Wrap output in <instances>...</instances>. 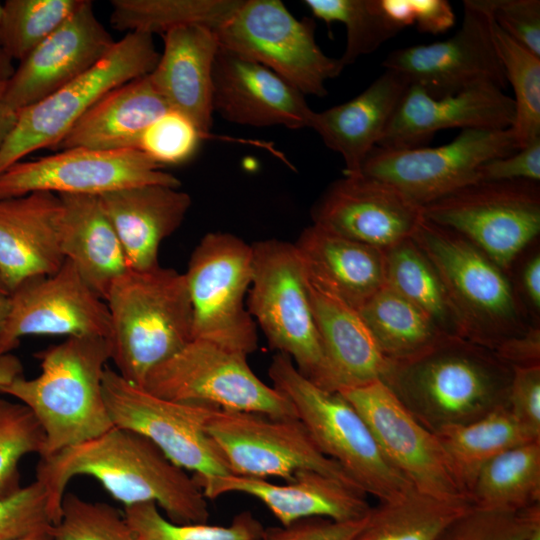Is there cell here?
I'll return each instance as SVG.
<instances>
[{
  "label": "cell",
  "mask_w": 540,
  "mask_h": 540,
  "mask_svg": "<svg viewBox=\"0 0 540 540\" xmlns=\"http://www.w3.org/2000/svg\"><path fill=\"white\" fill-rule=\"evenodd\" d=\"M471 507L469 501L443 500L414 490L371 508L354 540H436Z\"/></svg>",
  "instance_id": "d590c367"
},
{
  "label": "cell",
  "mask_w": 540,
  "mask_h": 540,
  "mask_svg": "<svg viewBox=\"0 0 540 540\" xmlns=\"http://www.w3.org/2000/svg\"><path fill=\"white\" fill-rule=\"evenodd\" d=\"M311 215L313 224L383 251L411 238L423 218L422 206L363 175L331 183Z\"/></svg>",
  "instance_id": "44dd1931"
},
{
  "label": "cell",
  "mask_w": 540,
  "mask_h": 540,
  "mask_svg": "<svg viewBox=\"0 0 540 540\" xmlns=\"http://www.w3.org/2000/svg\"><path fill=\"white\" fill-rule=\"evenodd\" d=\"M384 258L385 285L423 311L444 333L460 336L441 279L415 242L409 238L384 250Z\"/></svg>",
  "instance_id": "8d00e7d4"
},
{
  "label": "cell",
  "mask_w": 540,
  "mask_h": 540,
  "mask_svg": "<svg viewBox=\"0 0 540 540\" xmlns=\"http://www.w3.org/2000/svg\"><path fill=\"white\" fill-rule=\"evenodd\" d=\"M160 57L153 36L126 33L96 65L43 100L17 112L0 148V174L43 148H57L75 123L118 86L150 74Z\"/></svg>",
  "instance_id": "ba28073f"
},
{
  "label": "cell",
  "mask_w": 540,
  "mask_h": 540,
  "mask_svg": "<svg viewBox=\"0 0 540 540\" xmlns=\"http://www.w3.org/2000/svg\"><path fill=\"white\" fill-rule=\"evenodd\" d=\"M514 118L513 98L496 86H478L433 98L410 84L377 147H422L436 132L451 128L509 129Z\"/></svg>",
  "instance_id": "603a6c76"
},
{
  "label": "cell",
  "mask_w": 540,
  "mask_h": 540,
  "mask_svg": "<svg viewBox=\"0 0 540 540\" xmlns=\"http://www.w3.org/2000/svg\"><path fill=\"white\" fill-rule=\"evenodd\" d=\"M169 109L150 74L138 77L95 103L57 148L138 149L144 131Z\"/></svg>",
  "instance_id": "4dcf8cb0"
},
{
  "label": "cell",
  "mask_w": 540,
  "mask_h": 540,
  "mask_svg": "<svg viewBox=\"0 0 540 540\" xmlns=\"http://www.w3.org/2000/svg\"><path fill=\"white\" fill-rule=\"evenodd\" d=\"M44 447V432L30 410L20 402L0 398V499L22 487V459L35 453L42 456Z\"/></svg>",
  "instance_id": "7bdbcfd3"
},
{
  "label": "cell",
  "mask_w": 540,
  "mask_h": 540,
  "mask_svg": "<svg viewBox=\"0 0 540 540\" xmlns=\"http://www.w3.org/2000/svg\"><path fill=\"white\" fill-rule=\"evenodd\" d=\"M193 478L207 500L228 493L252 496L262 502L282 526L312 517L357 520L367 516L372 508L362 490L312 470L299 471L284 484L233 474L193 475Z\"/></svg>",
  "instance_id": "cb8c5ba5"
},
{
  "label": "cell",
  "mask_w": 540,
  "mask_h": 540,
  "mask_svg": "<svg viewBox=\"0 0 540 540\" xmlns=\"http://www.w3.org/2000/svg\"><path fill=\"white\" fill-rule=\"evenodd\" d=\"M161 168L138 149H62L45 157L22 160L3 171L0 199L34 192L101 196L143 184L180 188L181 181Z\"/></svg>",
  "instance_id": "ac0fdd59"
},
{
  "label": "cell",
  "mask_w": 540,
  "mask_h": 540,
  "mask_svg": "<svg viewBox=\"0 0 540 540\" xmlns=\"http://www.w3.org/2000/svg\"><path fill=\"white\" fill-rule=\"evenodd\" d=\"M240 0H112L110 23L118 31L149 35L190 25L216 30Z\"/></svg>",
  "instance_id": "74e56055"
},
{
  "label": "cell",
  "mask_w": 540,
  "mask_h": 540,
  "mask_svg": "<svg viewBox=\"0 0 540 540\" xmlns=\"http://www.w3.org/2000/svg\"><path fill=\"white\" fill-rule=\"evenodd\" d=\"M494 352L512 368L540 365L539 324H534L525 333L503 342Z\"/></svg>",
  "instance_id": "f5cc1de1"
},
{
  "label": "cell",
  "mask_w": 540,
  "mask_h": 540,
  "mask_svg": "<svg viewBox=\"0 0 540 540\" xmlns=\"http://www.w3.org/2000/svg\"><path fill=\"white\" fill-rule=\"evenodd\" d=\"M268 375L321 452L337 462L365 494L392 502L415 490L386 458L362 416L339 392L313 383L282 353L273 356Z\"/></svg>",
  "instance_id": "8992f818"
},
{
  "label": "cell",
  "mask_w": 540,
  "mask_h": 540,
  "mask_svg": "<svg viewBox=\"0 0 540 540\" xmlns=\"http://www.w3.org/2000/svg\"><path fill=\"white\" fill-rule=\"evenodd\" d=\"M315 27L279 0H240L215 31L221 48L270 69L303 95L324 97L326 82L345 66L322 51Z\"/></svg>",
  "instance_id": "9c48e42d"
},
{
  "label": "cell",
  "mask_w": 540,
  "mask_h": 540,
  "mask_svg": "<svg viewBox=\"0 0 540 540\" xmlns=\"http://www.w3.org/2000/svg\"><path fill=\"white\" fill-rule=\"evenodd\" d=\"M494 44L514 92L515 118L510 128L518 149L540 138V56L493 24Z\"/></svg>",
  "instance_id": "f35d334b"
},
{
  "label": "cell",
  "mask_w": 540,
  "mask_h": 540,
  "mask_svg": "<svg viewBox=\"0 0 540 540\" xmlns=\"http://www.w3.org/2000/svg\"><path fill=\"white\" fill-rule=\"evenodd\" d=\"M495 24L513 40L540 56V1L489 0Z\"/></svg>",
  "instance_id": "c3c4849f"
},
{
  "label": "cell",
  "mask_w": 540,
  "mask_h": 540,
  "mask_svg": "<svg viewBox=\"0 0 540 540\" xmlns=\"http://www.w3.org/2000/svg\"><path fill=\"white\" fill-rule=\"evenodd\" d=\"M411 239L438 273L461 337L494 351L537 324L512 275L467 239L424 217Z\"/></svg>",
  "instance_id": "5b68a950"
},
{
  "label": "cell",
  "mask_w": 540,
  "mask_h": 540,
  "mask_svg": "<svg viewBox=\"0 0 540 540\" xmlns=\"http://www.w3.org/2000/svg\"><path fill=\"white\" fill-rule=\"evenodd\" d=\"M53 540H135L124 512L104 502H92L66 492Z\"/></svg>",
  "instance_id": "ee69618b"
},
{
  "label": "cell",
  "mask_w": 540,
  "mask_h": 540,
  "mask_svg": "<svg viewBox=\"0 0 540 540\" xmlns=\"http://www.w3.org/2000/svg\"><path fill=\"white\" fill-rule=\"evenodd\" d=\"M62 214L59 246L88 286L104 301L113 283L128 270L118 235L99 196L59 195Z\"/></svg>",
  "instance_id": "1f68e13d"
},
{
  "label": "cell",
  "mask_w": 540,
  "mask_h": 540,
  "mask_svg": "<svg viewBox=\"0 0 540 540\" xmlns=\"http://www.w3.org/2000/svg\"><path fill=\"white\" fill-rule=\"evenodd\" d=\"M247 355L192 339L156 366L143 388L173 401L273 417H297L292 404L251 369Z\"/></svg>",
  "instance_id": "7c38bea8"
},
{
  "label": "cell",
  "mask_w": 540,
  "mask_h": 540,
  "mask_svg": "<svg viewBox=\"0 0 540 540\" xmlns=\"http://www.w3.org/2000/svg\"><path fill=\"white\" fill-rule=\"evenodd\" d=\"M435 434L468 497L479 471L488 461L515 446L540 441L518 423L508 405L469 423L444 427Z\"/></svg>",
  "instance_id": "d6a6232c"
},
{
  "label": "cell",
  "mask_w": 540,
  "mask_h": 540,
  "mask_svg": "<svg viewBox=\"0 0 540 540\" xmlns=\"http://www.w3.org/2000/svg\"><path fill=\"white\" fill-rule=\"evenodd\" d=\"M367 516L350 521L305 518L286 526L265 528L257 540H354L364 527Z\"/></svg>",
  "instance_id": "f907efd6"
},
{
  "label": "cell",
  "mask_w": 540,
  "mask_h": 540,
  "mask_svg": "<svg viewBox=\"0 0 540 540\" xmlns=\"http://www.w3.org/2000/svg\"><path fill=\"white\" fill-rule=\"evenodd\" d=\"M312 14L346 28V47L339 58L344 66L377 50L402 29L383 11L380 0H305Z\"/></svg>",
  "instance_id": "ab89813d"
},
{
  "label": "cell",
  "mask_w": 540,
  "mask_h": 540,
  "mask_svg": "<svg viewBox=\"0 0 540 540\" xmlns=\"http://www.w3.org/2000/svg\"><path fill=\"white\" fill-rule=\"evenodd\" d=\"M525 540H540V526L537 527Z\"/></svg>",
  "instance_id": "6125c7cd"
},
{
  "label": "cell",
  "mask_w": 540,
  "mask_h": 540,
  "mask_svg": "<svg viewBox=\"0 0 540 540\" xmlns=\"http://www.w3.org/2000/svg\"><path fill=\"white\" fill-rule=\"evenodd\" d=\"M252 252L253 277L247 298L250 315L272 349L287 355L313 383L331 391L307 277L294 243L267 239L254 243Z\"/></svg>",
  "instance_id": "52a82bcc"
},
{
  "label": "cell",
  "mask_w": 540,
  "mask_h": 540,
  "mask_svg": "<svg viewBox=\"0 0 540 540\" xmlns=\"http://www.w3.org/2000/svg\"><path fill=\"white\" fill-rule=\"evenodd\" d=\"M9 310L0 331V357L26 336H96L109 340L106 302L67 260L54 273L28 278L8 295Z\"/></svg>",
  "instance_id": "d6986e66"
},
{
  "label": "cell",
  "mask_w": 540,
  "mask_h": 540,
  "mask_svg": "<svg viewBox=\"0 0 540 540\" xmlns=\"http://www.w3.org/2000/svg\"><path fill=\"white\" fill-rule=\"evenodd\" d=\"M512 375L513 368L493 350L447 335L417 356L390 362L382 381L436 433L508 405Z\"/></svg>",
  "instance_id": "7a4b0ae2"
},
{
  "label": "cell",
  "mask_w": 540,
  "mask_h": 540,
  "mask_svg": "<svg viewBox=\"0 0 540 540\" xmlns=\"http://www.w3.org/2000/svg\"><path fill=\"white\" fill-rule=\"evenodd\" d=\"M184 274L192 339L247 356L256 351V323L244 303L253 277L252 245L231 233H207L192 251Z\"/></svg>",
  "instance_id": "30bf717a"
},
{
  "label": "cell",
  "mask_w": 540,
  "mask_h": 540,
  "mask_svg": "<svg viewBox=\"0 0 540 540\" xmlns=\"http://www.w3.org/2000/svg\"><path fill=\"white\" fill-rule=\"evenodd\" d=\"M307 289L328 365L331 391L382 380L390 361L359 311L308 279Z\"/></svg>",
  "instance_id": "f546056e"
},
{
  "label": "cell",
  "mask_w": 540,
  "mask_h": 540,
  "mask_svg": "<svg viewBox=\"0 0 540 540\" xmlns=\"http://www.w3.org/2000/svg\"><path fill=\"white\" fill-rule=\"evenodd\" d=\"M8 295H9V292H8V290L6 289V287L4 286L3 282L0 279V297H5V296H8Z\"/></svg>",
  "instance_id": "be15d7a7"
},
{
  "label": "cell",
  "mask_w": 540,
  "mask_h": 540,
  "mask_svg": "<svg viewBox=\"0 0 540 540\" xmlns=\"http://www.w3.org/2000/svg\"><path fill=\"white\" fill-rule=\"evenodd\" d=\"M472 506L522 510L540 504V441L508 449L479 471L469 493Z\"/></svg>",
  "instance_id": "e575fe53"
},
{
  "label": "cell",
  "mask_w": 540,
  "mask_h": 540,
  "mask_svg": "<svg viewBox=\"0 0 540 540\" xmlns=\"http://www.w3.org/2000/svg\"><path fill=\"white\" fill-rule=\"evenodd\" d=\"M124 515L135 540H257L265 529L249 511L225 526L175 523L151 502L125 507Z\"/></svg>",
  "instance_id": "60d3db41"
},
{
  "label": "cell",
  "mask_w": 540,
  "mask_h": 540,
  "mask_svg": "<svg viewBox=\"0 0 540 540\" xmlns=\"http://www.w3.org/2000/svg\"><path fill=\"white\" fill-rule=\"evenodd\" d=\"M52 526L47 494L39 481L0 499V540H15Z\"/></svg>",
  "instance_id": "7dc6e473"
},
{
  "label": "cell",
  "mask_w": 540,
  "mask_h": 540,
  "mask_svg": "<svg viewBox=\"0 0 540 540\" xmlns=\"http://www.w3.org/2000/svg\"><path fill=\"white\" fill-rule=\"evenodd\" d=\"M122 245L128 269L159 266L161 243L182 224L191 196L163 184L135 185L99 196Z\"/></svg>",
  "instance_id": "484cf974"
},
{
  "label": "cell",
  "mask_w": 540,
  "mask_h": 540,
  "mask_svg": "<svg viewBox=\"0 0 540 540\" xmlns=\"http://www.w3.org/2000/svg\"><path fill=\"white\" fill-rule=\"evenodd\" d=\"M9 310L8 296L0 297V331L4 325Z\"/></svg>",
  "instance_id": "94428289"
},
{
  "label": "cell",
  "mask_w": 540,
  "mask_h": 540,
  "mask_svg": "<svg viewBox=\"0 0 540 540\" xmlns=\"http://www.w3.org/2000/svg\"><path fill=\"white\" fill-rule=\"evenodd\" d=\"M358 311L390 362L417 356L449 335L385 284Z\"/></svg>",
  "instance_id": "836d02e7"
},
{
  "label": "cell",
  "mask_w": 540,
  "mask_h": 540,
  "mask_svg": "<svg viewBox=\"0 0 540 540\" xmlns=\"http://www.w3.org/2000/svg\"><path fill=\"white\" fill-rule=\"evenodd\" d=\"M186 115L169 109L142 134L138 150L159 166L188 161L206 138Z\"/></svg>",
  "instance_id": "bcb514c9"
},
{
  "label": "cell",
  "mask_w": 540,
  "mask_h": 540,
  "mask_svg": "<svg viewBox=\"0 0 540 540\" xmlns=\"http://www.w3.org/2000/svg\"><path fill=\"white\" fill-rule=\"evenodd\" d=\"M111 359L116 372L143 387L148 374L192 340V305L184 273L157 266L128 269L111 286Z\"/></svg>",
  "instance_id": "277c9868"
},
{
  "label": "cell",
  "mask_w": 540,
  "mask_h": 540,
  "mask_svg": "<svg viewBox=\"0 0 540 540\" xmlns=\"http://www.w3.org/2000/svg\"><path fill=\"white\" fill-rule=\"evenodd\" d=\"M460 28L450 38L391 52L382 65L405 76L433 98L478 86L507 87L493 40L489 0H465Z\"/></svg>",
  "instance_id": "2e32d148"
},
{
  "label": "cell",
  "mask_w": 540,
  "mask_h": 540,
  "mask_svg": "<svg viewBox=\"0 0 540 540\" xmlns=\"http://www.w3.org/2000/svg\"><path fill=\"white\" fill-rule=\"evenodd\" d=\"M2 22H3V4L0 3V47H1Z\"/></svg>",
  "instance_id": "e7e4bbea"
},
{
  "label": "cell",
  "mask_w": 540,
  "mask_h": 540,
  "mask_svg": "<svg viewBox=\"0 0 540 540\" xmlns=\"http://www.w3.org/2000/svg\"><path fill=\"white\" fill-rule=\"evenodd\" d=\"M103 394L114 426L146 437L177 466L194 476L229 474L206 432L207 422L218 408L159 397L109 366L103 374Z\"/></svg>",
  "instance_id": "9a60e30c"
},
{
  "label": "cell",
  "mask_w": 540,
  "mask_h": 540,
  "mask_svg": "<svg viewBox=\"0 0 540 540\" xmlns=\"http://www.w3.org/2000/svg\"><path fill=\"white\" fill-rule=\"evenodd\" d=\"M294 246L307 279L356 310L385 284L383 250L313 223Z\"/></svg>",
  "instance_id": "f1b7e54d"
},
{
  "label": "cell",
  "mask_w": 540,
  "mask_h": 540,
  "mask_svg": "<svg viewBox=\"0 0 540 540\" xmlns=\"http://www.w3.org/2000/svg\"><path fill=\"white\" fill-rule=\"evenodd\" d=\"M23 375V366L12 353L0 357V388Z\"/></svg>",
  "instance_id": "9f6ffc18"
},
{
  "label": "cell",
  "mask_w": 540,
  "mask_h": 540,
  "mask_svg": "<svg viewBox=\"0 0 540 540\" xmlns=\"http://www.w3.org/2000/svg\"><path fill=\"white\" fill-rule=\"evenodd\" d=\"M540 526V504L522 510L472 506L436 540H525Z\"/></svg>",
  "instance_id": "f6af8a7d"
},
{
  "label": "cell",
  "mask_w": 540,
  "mask_h": 540,
  "mask_svg": "<svg viewBox=\"0 0 540 540\" xmlns=\"http://www.w3.org/2000/svg\"><path fill=\"white\" fill-rule=\"evenodd\" d=\"M164 47L150 77L168 103L206 135L213 124L212 78L220 48L216 31L183 26L163 35Z\"/></svg>",
  "instance_id": "83f0119b"
},
{
  "label": "cell",
  "mask_w": 540,
  "mask_h": 540,
  "mask_svg": "<svg viewBox=\"0 0 540 540\" xmlns=\"http://www.w3.org/2000/svg\"><path fill=\"white\" fill-rule=\"evenodd\" d=\"M508 408L518 423L540 440V365L513 368Z\"/></svg>",
  "instance_id": "681fc988"
},
{
  "label": "cell",
  "mask_w": 540,
  "mask_h": 540,
  "mask_svg": "<svg viewBox=\"0 0 540 540\" xmlns=\"http://www.w3.org/2000/svg\"><path fill=\"white\" fill-rule=\"evenodd\" d=\"M413 22L420 32L439 34L455 23V14L446 0H410Z\"/></svg>",
  "instance_id": "db71d44e"
},
{
  "label": "cell",
  "mask_w": 540,
  "mask_h": 540,
  "mask_svg": "<svg viewBox=\"0 0 540 540\" xmlns=\"http://www.w3.org/2000/svg\"><path fill=\"white\" fill-rule=\"evenodd\" d=\"M61 214L59 195L49 192L0 199V279L9 293L24 280L54 273L64 263Z\"/></svg>",
  "instance_id": "d4e9b609"
},
{
  "label": "cell",
  "mask_w": 540,
  "mask_h": 540,
  "mask_svg": "<svg viewBox=\"0 0 540 540\" xmlns=\"http://www.w3.org/2000/svg\"><path fill=\"white\" fill-rule=\"evenodd\" d=\"M40 373L24 375L0 388L25 405L45 436L49 456L96 438L114 427L103 394V374L111 359L107 338L67 337L35 354Z\"/></svg>",
  "instance_id": "3957f363"
},
{
  "label": "cell",
  "mask_w": 540,
  "mask_h": 540,
  "mask_svg": "<svg viewBox=\"0 0 540 540\" xmlns=\"http://www.w3.org/2000/svg\"><path fill=\"white\" fill-rule=\"evenodd\" d=\"M51 528L40 530L15 540H53Z\"/></svg>",
  "instance_id": "91938a15"
},
{
  "label": "cell",
  "mask_w": 540,
  "mask_h": 540,
  "mask_svg": "<svg viewBox=\"0 0 540 540\" xmlns=\"http://www.w3.org/2000/svg\"><path fill=\"white\" fill-rule=\"evenodd\" d=\"M517 292L536 323L540 311V254L534 252L525 260L520 272V288ZM539 324V323H538Z\"/></svg>",
  "instance_id": "11a10c76"
},
{
  "label": "cell",
  "mask_w": 540,
  "mask_h": 540,
  "mask_svg": "<svg viewBox=\"0 0 540 540\" xmlns=\"http://www.w3.org/2000/svg\"><path fill=\"white\" fill-rule=\"evenodd\" d=\"M338 392L362 416L386 458L416 491L438 499L470 502L436 434L424 427L382 380Z\"/></svg>",
  "instance_id": "e0dca14e"
},
{
  "label": "cell",
  "mask_w": 540,
  "mask_h": 540,
  "mask_svg": "<svg viewBox=\"0 0 540 540\" xmlns=\"http://www.w3.org/2000/svg\"><path fill=\"white\" fill-rule=\"evenodd\" d=\"M212 108L223 119L254 127L309 128L314 111L305 95L270 69L219 48Z\"/></svg>",
  "instance_id": "7402d4cb"
},
{
  "label": "cell",
  "mask_w": 540,
  "mask_h": 540,
  "mask_svg": "<svg viewBox=\"0 0 540 540\" xmlns=\"http://www.w3.org/2000/svg\"><path fill=\"white\" fill-rule=\"evenodd\" d=\"M206 432L229 474L289 481L299 471L312 470L360 489L337 462L321 452L297 417L216 409Z\"/></svg>",
  "instance_id": "4fadbf2b"
},
{
  "label": "cell",
  "mask_w": 540,
  "mask_h": 540,
  "mask_svg": "<svg viewBox=\"0 0 540 540\" xmlns=\"http://www.w3.org/2000/svg\"><path fill=\"white\" fill-rule=\"evenodd\" d=\"M92 477L125 507L154 503L172 522L207 523L209 508L193 476L149 439L114 426L84 443L40 457L36 479L44 487L55 524L66 487L75 476Z\"/></svg>",
  "instance_id": "6da1fadb"
},
{
  "label": "cell",
  "mask_w": 540,
  "mask_h": 540,
  "mask_svg": "<svg viewBox=\"0 0 540 540\" xmlns=\"http://www.w3.org/2000/svg\"><path fill=\"white\" fill-rule=\"evenodd\" d=\"M12 61L13 60L0 47V104L15 70Z\"/></svg>",
  "instance_id": "6f0895ef"
},
{
  "label": "cell",
  "mask_w": 540,
  "mask_h": 540,
  "mask_svg": "<svg viewBox=\"0 0 540 540\" xmlns=\"http://www.w3.org/2000/svg\"><path fill=\"white\" fill-rule=\"evenodd\" d=\"M82 0H7L3 4L1 48L21 61L54 32Z\"/></svg>",
  "instance_id": "b9f144b4"
},
{
  "label": "cell",
  "mask_w": 540,
  "mask_h": 540,
  "mask_svg": "<svg viewBox=\"0 0 540 540\" xmlns=\"http://www.w3.org/2000/svg\"><path fill=\"white\" fill-rule=\"evenodd\" d=\"M410 86L402 74L387 70L356 97L312 115L313 129L344 161V175H360Z\"/></svg>",
  "instance_id": "4316f807"
},
{
  "label": "cell",
  "mask_w": 540,
  "mask_h": 540,
  "mask_svg": "<svg viewBox=\"0 0 540 540\" xmlns=\"http://www.w3.org/2000/svg\"><path fill=\"white\" fill-rule=\"evenodd\" d=\"M116 41L97 18L93 4L80 6L20 61L8 83L2 105L18 112L83 75Z\"/></svg>",
  "instance_id": "ffe728a7"
},
{
  "label": "cell",
  "mask_w": 540,
  "mask_h": 540,
  "mask_svg": "<svg viewBox=\"0 0 540 540\" xmlns=\"http://www.w3.org/2000/svg\"><path fill=\"white\" fill-rule=\"evenodd\" d=\"M538 183L478 181L423 205L422 215L467 239L511 275L540 233Z\"/></svg>",
  "instance_id": "8fae6325"
},
{
  "label": "cell",
  "mask_w": 540,
  "mask_h": 540,
  "mask_svg": "<svg viewBox=\"0 0 540 540\" xmlns=\"http://www.w3.org/2000/svg\"><path fill=\"white\" fill-rule=\"evenodd\" d=\"M17 119V112L0 104V148L12 130Z\"/></svg>",
  "instance_id": "680465c9"
},
{
  "label": "cell",
  "mask_w": 540,
  "mask_h": 540,
  "mask_svg": "<svg viewBox=\"0 0 540 540\" xmlns=\"http://www.w3.org/2000/svg\"><path fill=\"white\" fill-rule=\"evenodd\" d=\"M478 181H540V138L504 157L483 163L477 171Z\"/></svg>",
  "instance_id": "816d5d0a"
},
{
  "label": "cell",
  "mask_w": 540,
  "mask_h": 540,
  "mask_svg": "<svg viewBox=\"0 0 540 540\" xmlns=\"http://www.w3.org/2000/svg\"><path fill=\"white\" fill-rule=\"evenodd\" d=\"M511 129H465L437 147H375L360 175L381 181L423 206L478 182V168L518 151Z\"/></svg>",
  "instance_id": "5bb4252c"
}]
</instances>
